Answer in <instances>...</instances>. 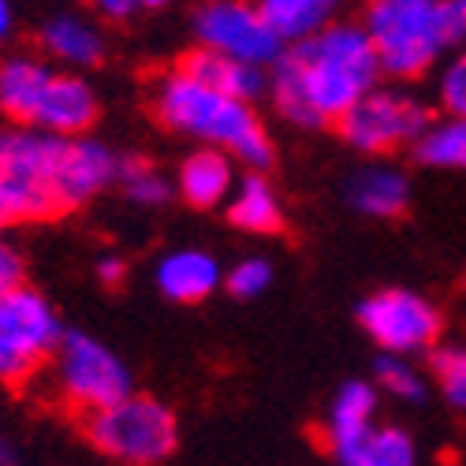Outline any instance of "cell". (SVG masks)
<instances>
[{
	"instance_id": "d6a6232c",
	"label": "cell",
	"mask_w": 466,
	"mask_h": 466,
	"mask_svg": "<svg viewBox=\"0 0 466 466\" xmlns=\"http://www.w3.org/2000/svg\"><path fill=\"white\" fill-rule=\"evenodd\" d=\"M0 466H19V451L12 448V441L0 437Z\"/></svg>"
},
{
	"instance_id": "836d02e7",
	"label": "cell",
	"mask_w": 466,
	"mask_h": 466,
	"mask_svg": "<svg viewBox=\"0 0 466 466\" xmlns=\"http://www.w3.org/2000/svg\"><path fill=\"white\" fill-rule=\"evenodd\" d=\"M12 34V5L8 0H0V42Z\"/></svg>"
},
{
	"instance_id": "2e32d148",
	"label": "cell",
	"mask_w": 466,
	"mask_h": 466,
	"mask_svg": "<svg viewBox=\"0 0 466 466\" xmlns=\"http://www.w3.org/2000/svg\"><path fill=\"white\" fill-rule=\"evenodd\" d=\"M179 71L190 75V79L206 83V86H213V90H220V94H228V97L250 101V105H254V97H261V94L268 90L265 67L243 64V60H236V56H224V53L206 49V46L190 49V53L179 60Z\"/></svg>"
},
{
	"instance_id": "ffe728a7",
	"label": "cell",
	"mask_w": 466,
	"mask_h": 466,
	"mask_svg": "<svg viewBox=\"0 0 466 466\" xmlns=\"http://www.w3.org/2000/svg\"><path fill=\"white\" fill-rule=\"evenodd\" d=\"M228 220L239 231H250V236H273V231H280L284 206H280L277 187L258 172L239 179L228 194Z\"/></svg>"
},
{
	"instance_id": "4316f807",
	"label": "cell",
	"mask_w": 466,
	"mask_h": 466,
	"mask_svg": "<svg viewBox=\"0 0 466 466\" xmlns=\"http://www.w3.org/2000/svg\"><path fill=\"white\" fill-rule=\"evenodd\" d=\"M437 101L444 116H466V42L455 46L437 79Z\"/></svg>"
},
{
	"instance_id": "6da1fadb",
	"label": "cell",
	"mask_w": 466,
	"mask_h": 466,
	"mask_svg": "<svg viewBox=\"0 0 466 466\" xmlns=\"http://www.w3.org/2000/svg\"><path fill=\"white\" fill-rule=\"evenodd\" d=\"M380 79V64L362 23H325L318 34L291 42L268 75L277 112L295 127L336 124Z\"/></svg>"
},
{
	"instance_id": "44dd1931",
	"label": "cell",
	"mask_w": 466,
	"mask_h": 466,
	"mask_svg": "<svg viewBox=\"0 0 466 466\" xmlns=\"http://www.w3.org/2000/svg\"><path fill=\"white\" fill-rule=\"evenodd\" d=\"M261 8V15L273 23V30L284 42H302V37L318 34L325 23L336 19L343 0H254Z\"/></svg>"
},
{
	"instance_id": "ba28073f",
	"label": "cell",
	"mask_w": 466,
	"mask_h": 466,
	"mask_svg": "<svg viewBox=\"0 0 466 466\" xmlns=\"http://www.w3.org/2000/svg\"><path fill=\"white\" fill-rule=\"evenodd\" d=\"M60 336V318L46 295L26 284L0 295V380L23 384L37 377L49 366Z\"/></svg>"
},
{
	"instance_id": "9c48e42d",
	"label": "cell",
	"mask_w": 466,
	"mask_h": 466,
	"mask_svg": "<svg viewBox=\"0 0 466 466\" xmlns=\"http://www.w3.org/2000/svg\"><path fill=\"white\" fill-rule=\"evenodd\" d=\"M359 325L384 355H421L433 351L444 321L441 309L407 288H384L359 302Z\"/></svg>"
},
{
	"instance_id": "f546056e",
	"label": "cell",
	"mask_w": 466,
	"mask_h": 466,
	"mask_svg": "<svg viewBox=\"0 0 466 466\" xmlns=\"http://www.w3.org/2000/svg\"><path fill=\"white\" fill-rule=\"evenodd\" d=\"M86 5L101 15V19H112V23H124L138 12V0H86Z\"/></svg>"
},
{
	"instance_id": "4fadbf2b",
	"label": "cell",
	"mask_w": 466,
	"mask_h": 466,
	"mask_svg": "<svg viewBox=\"0 0 466 466\" xmlns=\"http://www.w3.org/2000/svg\"><path fill=\"white\" fill-rule=\"evenodd\" d=\"M343 198L370 220H396L410 209V179L396 165H362L347 176Z\"/></svg>"
},
{
	"instance_id": "9a60e30c",
	"label": "cell",
	"mask_w": 466,
	"mask_h": 466,
	"mask_svg": "<svg viewBox=\"0 0 466 466\" xmlns=\"http://www.w3.org/2000/svg\"><path fill=\"white\" fill-rule=\"evenodd\" d=\"M157 291L179 306H190V302H206L220 284H224V268L213 254L206 250H194V247H183V250H172L157 261Z\"/></svg>"
},
{
	"instance_id": "7402d4cb",
	"label": "cell",
	"mask_w": 466,
	"mask_h": 466,
	"mask_svg": "<svg viewBox=\"0 0 466 466\" xmlns=\"http://www.w3.org/2000/svg\"><path fill=\"white\" fill-rule=\"evenodd\" d=\"M418 165L441 172H466V116H444L421 131L410 146Z\"/></svg>"
},
{
	"instance_id": "277c9868",
	"label": "cell",
	"mask_w": 466,
	"mask_h": 466,
	"mask_svg": "<svg viewBox=\"0 0 466 466\" xmlns=\"http://www.w3.org/2000/svg\"><path fill=\"white\" fill-rule=\"evenodd\" d=\"M71 135H53L37 127L0 131V179L8 190L12 220H46L60 213V168Z\"/></svg>"
},
{
	"instance_id": "7c38bea8",
	"label": "cell",
	"mask_w": 466,
	"mask_h": 466,
	"mask_svg": "<svg viewBox=\"0 0 466 466\" xmlns=\"http://www.w3.org/2000/svg\"><path fill=\"white\" fill-rule=\"evenodd\" d=\"M377 403H380V392L373 380H347L332 396V407L325 418V441L339 462L347 455H355L377 430Z\"/></svg>"
},
{
	"instance_id": "8992f818",
	"label": "cell",
	"mask_w": 466,
	"mask_h": 466,
	"mask_svg": "<svg viewBox=\"0 0 466 466\" xmlns=\"http://www.w3.org/2000/svg\"><path fill=\"white\" fill-rule=\"evenodd\" d=\"M49 370L60 400L83 414H94L135 392L124 359L90 332H64L49 359Z\"/></svg>"
},
{
	"instance_id": "83f0119b",
	"label": "cell",
	"mask_w": 466,
	"mask_h": 466,
	"mask_svg": "<svg viewBox=\"0 0 466 466\" xmlns=\"http://www.w3.org/2000/svg\"><path fill=\"white\" fill-rule=\"evenodd\" d=\"M268 284H273V261L265 258H243L224 273V288L236 299H258L268 291Z\"/></svg>"
},
{
	"instance_id": "d6986e66",
	"label": "cell",
	"mask_w": 466,
	"mask_h": 466,
	"mask_svg": "<svg viewBox=\"0 0 466 466\" xmlns=\"http://www.w3.org/2000/svg\"><path fill=\"white\" fill-rule=\"evenodd\" d=\"M42 49L53 64L67 67H97L105 60V37L101 30L83 15H53L42 26Z\"/></svg>"
},
{
	"instance_id": "e575fe53",
	"label": "cell",
	"mask_w": 466,
	"mask_h": 466,
	"mask_svg": "<svg viewBox=\"0 0 466 466\" xmlns=\"http://www.w3.org/2000/svg\"><path fill=\"white\" fill-rule=\"evenodd\" d=\"M5 224H12V206H8V190H5V179H0V231Z\"/></svg>"
},
{
	"instance_id": "5b68a950",
	"label": "cell",
	"mask_w": 466,
	"mask_h": 466,
	"mask_svg": "<svg viewBox=\"0 0 466 466\" xmlns=\"http://www.w3.org/2000/svg\"><path fill=\"white\" fill-rule=\"evenodd\" d=\"M90 444L124 466H157L179 444V421L168 403L153 396H124L86 414Z\"/></svg>"
},
{
	"instance_id": "7a4b0ae2",
	"label": "cell",
	"mask_w": 466,
	"mask_h": 466,
	"mask_svg": "<svg viewBox=\"0 0 466 466\" xmlns=\"http://www.w3.org/2000/svg\"><path fill=\"white\" fill-rule=\"evenodd\" d=\"M153 105H157V116L168 131L224 149L228 157H239L250 168L273 165V153H277L273 138H268L261 116L254 112L250 101L228 97L176 67L161 79Z\"/></svg>"
},
{
	"instance_id": "d590c367",
	"label": "cell",
	"mask_w": 466,
	"mask_h": 466,
	"mask_svg": "<svg viewBox=\"0 0 466 466\" xmlns=\"http://www.w3.org/2000/svg\"><path fill=\"white\" fill-rule=\"evenodd\" d=\"M168 0H138V8H165Z\"/></svg>"
},
{
	"instance_id": "cb8c5ba5",
	"label": "cell",
	"mask_w": 466,
	"mask_h": 466,
	"mask_svg": "<svg viewBox=\"0 0 466 466\" xmlns=\"http://www.w3.org/2000/svg\"><path fill=\"white\" fill-rule=\"evenodd\" d=\"M339 466H418V448L414 437L400 425H377L370 441Z\"/></svg>"
},
{
	"instance_id": "1f68e13d",
	"label": "cell",
	"mask_w": 466,
	"mask_h": 466,
	"mask_svg": "<svg viewBox=\"0 0 466 466\" xmlns=\"http://www.w3.org/2000/svg\"><path fill=\"white\" fill-rule=\"evenodd\" d=\"M448 5H451V19L459 26V37L466 42V0H448Z\"/></svg>"
},
{
	"instance_id": "5bb4252c",
	"label": "cell",
	"mask_w": 466,
	"mask_h": 466,
	"mask_svg": "<svg viewBox=\"0 0 466 466\" xmlns=\"http://www.w3.org/2000/svg\"><path fill=\"white\" fill-rule=\"evenodd\" d=\"M97 120V94L86 79L71 71H56L53 83L37 105V116L34 124L37 131H53V135H83L90 131Z\"/></svg>"
},
{
	"instance_id": "603a6c76",
	"label": "cell",
	"mask_w": 466,
	"mask_h": 466,
	"mask_svg": "<svg viewBox=\"0 0 466 466\" xmlns=\"http://www.w3.org/2000/svg\"><path fill=\"white\" fill-rule=\"evenodd\" d=\"M373 384H377L380 396H392V400L410 403V407L430 400V377H425L407 355H384L380 351V359L373 366Z\"/></svg>"
},
{
	"instance_id": "8fae6325",
	"label": "cell",
	"mask_w": 466,
	"mask_h": 466,
	"mask_svg": "<svg viewBox=\"0 0 466 466\" xmlns=\"http://www.w3.org/2000/svg\"><path fill=\"white\" fill-rule=\"evenodd\" d=\"M116 176H120V157H116L105 142L71 135L67 153H64V168H60V187H56L60 209L86 206L105 187L116 183Z\"/></svg>"
},
{
	"instance_id": "52a82bcc",
	"label": "cell",
	"mask_w": 466,
	"mask_h": 466,
	"mask_svg": "<svg viewBox=\"0 0 466 466\" xmlns=\"http://www.w3.org/2000/svg\"><path fill=\"white\" fill-rule=\"evenodd\" d=\"M433 124V112L403 86H373L351 108H347L336 131L339 138L366 153V157H384V153L407 149L421 138V131Z\"/></svg>"
},
{
	"instance_id": "d4e9b609",
	"label": "cell",
	"mask_w": 466,
	"mask_h": 466,
	"mask_svg": "<svg viewBox=\"0 0 466 466\" xmlns=\"http://www.w3.org/2000/svg\"><path fill=\"white\" fill-rule=\"evenodd\" d=\"M430 384L444 396L448 407L466 410V347L437 343L430 351Z\"/></svg>"
},
{
	"instance_id": "3957f363",
	"label": "cell",
	"mask_w": 466,
	"mask_h": 466,
	"mask_svg": "<svg viewBox=\"0 0 466 466\" xmlns=\"http://www.w3.org/2000/svg\"><path fill=\"white\" fill-rule=\"evenodd\" d=\"M362 26L380 75L396 83L430 75L462 42L448 0H370Z\"/></svg>"
},
{
	"instance_id": "484cf974",
	"label": "cell",
	"mask_w": 466,
	"mask_h": 466,
	"mask_svg": "<svg viewBox=\"0 0 466 466\" xmlns=\"http://www.w3.org/2000/svg\"><path fill=\"white\" fill-rule=\"evenodd\" d=\"M116 179H120L127 198L135 206H142V209H157V206H165L172 198V183L153 165H146L138 157H120V176Z\"/></svg>"
},
{
	"instance_id": "4dcf8cb0",
	"label": "cell",
	"mask_w": 466,
	"mask_h": 466,
	"mask_svg": "<svg viewBox=\"0 0 466 466\" xmlns=\"http://www.w3.org/2000/svg\"><path fill=\"white\" fill-rule=\"evenodd\" d=\"M124 273H127L124 258H112V254H108V258H101V261H97V277H101V284H108V288H112V284H120V280H124Z\"/></svg>"
},
{
	"instance_id": "e0dca14e",
	"label": "cell",
	"mask_w": 466,
	"mask_h": 466,
	"mask_svg": "<svg viewBox=\"0 0 466 466\" xmlns=\"http://www.w3.org/2000/svg\"><path fill=\"white\" fill-rule=\"evenodd\" d=\"M56 67L42 56H5L0 60V112L8 120L30 127L34 116H37V105H42L49 83H53Z\"/></svg>"
},
{
	"instance_id": "f1b7e54d",
	"label": "cell",
	"mask_w": 466,
	"mask_h": 466,
	"mask_svg": "<svg viewBox=\"0 0 466 466\" xmlns=\"http://www.w3.org/2000/svg\"><path fill=\"white\" fill-rule=\"evenodd\" d=\"M23 254L8 243V239H0V295H8L15 288H23Z\"/></svg>"
},
{
	"instance_id": "30bf717a",
	"label": "cell",
	"mask_w": 466,
	"mask_h": 466,
	"mask_svg": "<svg viewBox=\"0 0 466 466\" xmlns=\"http://www.w3.org/2000/svg\"><path fill=\"white\" fill-rule=\"evenodd\" d=\"M194 37L198 46L254 67H273L288 49L254 0H206L194 12Z\"/></svg>"
},
{
	"instance_id": "ac0fdd59",
	"label": "cell",
	"mask_w": 466,
	"mask_h": 466,
	"mask_svg": "<svg viewBox=\"0 0 466 466\" xmlns=\"http://www.w3.org/2000/svg\"><path fill=\"white\" fill-rule=\"evenodd\" d=\"M176 187L183 194V202L198 206V209H213V206L228 202L231 187H236V168H231V157L224 149L202 146L179 165Z\"/></svg>"
}]
</instances>
